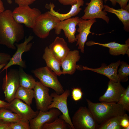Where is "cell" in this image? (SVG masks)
Wrapping results in <instances>:
<instances>
[{
	"label": "cell",
	"instance_id": "cell-1",
	"mask_svg": "<svg viewBox=\"0 0 129 129\" xmlns=\"http://www.w3.org/2000/svg\"><path fill=\"white\" fill-rule=\"evenodd\" d=\"M12 12L8 9L0 13V45L15 50V43L24 38L25 31L22 24L14 19Z\"/></svg>",
	"mask_w": 129,
	"mask_h": 129
},
{
	"label": "cell",
	"instance_id": "cell-2",
	"mask_svg": "<svg viewBox=\"0 0 129 129\" xmlns=\"http://www.w3.org/2000/svg\"><path fill=\"white\" fill-rule=\"evenodd\" d=\"M88 108L98 124H100L112 117L123 115L125 111L117 103L101 102L93 103L86 99Z\"/></svg>",
	"mask_w": 129,
	"mask_h": 129
},
{
	"label": "cell",
	"instance_id": "cell-3",
	"mask_svg": "<svg viewBox=\"0 0 129 129\" xmlns=\"http://www.w3.org/2000/svg\"><path fill=\"white\" fill-rule=\"evenodd\" d=\"M32 72L43 85L52 89L57 94H60L64 92L63 87L58 80V75L47 66L36 69Z\"/></svg>",
	"mask_w": 129,
	"mask_h": 129
},
{
	"label": "cell",
	"instance_id": "cell-4",
	"mask_svg": "<svg viewBox=\"0 0 129 129\" xmlns=\"http://www.w3.org/2000/svg\"><path fill=\"white\" fill-rule=\"evenodd\" d=\"M60 21L55 16L48 11L42 13L38 17L32 30L38 37L44 39L49 35L50 31Z\"/></svg>",
	"mask_w": 129,
	"mask_h": 129
},
{
	"label": "cell",
	"instance_id": "cell-5",
	"mask_svg": "<svg viewBox=\"0 0 129 129\" xmlns=\"http://www.w3.org/2000/svg\"><path fill=\"white\" fill-rule=\"evenodd\" d=\"M41 14L38 9L31 8L29 5L18 6L12 12L13 17L16 22L24 24L27 27L32 29Z\"/></svg>",
	"mask_w": 129,
	"mask_h": 129
},
{
	"label": "cell",
	"instance_id": "cell-6",
	"mask_svg": "<svg viewBox=\"0 0 129 129\" xmlns=\"http://www.w3.org/2000/svg\"><path fill=\"white\" fill-rule=\"evenodd\" d=\"M71 121L74 129H96L98 124L90 111L85 107L79 108Z\"/></svg>",
	"mask_w": 129,
	"mask_h": 129
},
{
	"label": "cell",
	"instance_id": "cell-7",
	"mask_svg": "<svg viewBox=\"0 0 129 129\" xmlns=\"http://www.w3.org/2000/svg\"><path fill=\"white\" fill-rule=\"evenodd\" d=\"M19 86L18 70L11 69L6 73L3 79L2 89L6 101L9 103L15 98L16 93Z\"/></svg>",
	"mask_w": 129,
	"mask_h": 129
},
{
	"label": "cell",
	"instance_id": "cell-8",
	"mask_svg": "<svg viewBox=\"0 0 129 129\" xmlns=\"http://www.w3.org/2000/svg\"><path fill=\"white\" fill-rule=\"evenodd\" d=\"M70 94V91L66 89L60 94L55 92L51 93L50 95L53 98L52 103L48 107L49 109L56 108L59 109L62 114L59 116L63 119L70 126L71 129H74L69 114L67 107V99Z\"/></svg>",
	"mask_w": 129,
	"mask_h": 129
},
{
	"label": "cell",
	"instance_id": "cell-9",
	"mask_svg": "<svg viewBox=\"0 0 129 129\" xmlns=\"http://www.w3.org/2000/svg\"><path fill=\"white\" fill-rule=\"evenodd\" d=\"M33 89L37 109L43 112L48 111V107L53 101V98L49 94L48 88L37 81Z\"/></svg>",
	"mask_w": 129,
	"mask_h": 129
},
{
	"label": "cell",
	"instance_id": "cell-10",
	"mask_svg": "<svg viewBox=\"0 0 129 129\" xmlns=\"http://www.w3.org/2000/svg\"><path fill=\"white\" fill-rule=\"evenodd\" d=\"M33 38V36L30 35L28 37H25L23 42L20 44L15 43L17 50L15 54L11 57L10 60L3 68L2 72L12 65H17L25 69L27 66L25 62L22 59V55L24 52L30 51L32 47V43H30Z\"/></svg>",
	"mask_w": 129,
	"mask_h": 129
},
{
	"label": "cell",
	"instance_id": "cell-11",
	"mask_svg": "<svg viewBox=\"0 0 129 129\" xmlns=\"http://www.w3.org/2000/svg\"><path fill=\"white\" fill-rule=\"evenodd\" d=\"M103 0H91L89 3L86 4L87 6L84 12L85 13L81 17L84 20L97 18L102 19L108 23L109 18L107 16L106 12L102 10L104 9Z\"/></svg>",
	"mask_w": 129,
	"mask_h": 129
},
{
	"label": "cell",
	"instance_id": "cell-12",
	"mask_svg": "<svg viewBox=\"0 0 129 129\" xmlns=\"http://www.w3.org/2000/svg\"><path fill=\"white\" fill-rule=\"evenodd\" d=\"M79 17L75 16L63 21H60L54 28L57 35L60 34L62 30L64 32L66 38L70 43H72L77 41L75 34L76 31V26L77 25Z\"/></svg>",
	"mask_w": 129,
	"mask_h": 129
},
{
	"label": "cell",
	"instance_id": "cell-13",
	"mask_svg": "<svg viewBox=\"0 0 129 129\" xmlns=\"http://www.w3.org/2000/svg\"><path fill=\"white\" fill-rule=\"evenodd\" d=\"M61 114L56 108H51L45 112L39 111L37 116L29 121L30 129H42L44 124L52 122Z\"/></svg>",
	"mask_w": 129,
	"mask_h": 129
},
{
	"label": "cell",
	"instance_id": "cell-14",
	"mask_svg": "<svg viewBox=\"0 0 129 129\" xmlns=\"http://www.w3.org/2000/svg\"><path fill=\"white\" fill-rule=\"evenodd\" d=\"M7 109L19 115L23 119L29 121L36 117L39 111H34L30 105L16 98L9 103Z\"/></svg>",
	"mask_w": 129,
	"mask_h": 129
},
{
	"label": "cell",
	"instance_id": "cell-15",
	"mask_svg": "<svg viewBox=\"0 0 129 129\" xmlns=\"http://www.w3.org/2000/svg\"><path fill=\"white\" fill-rule=\"evenodd\" d=\"M96 22L95 19L84 20L79 18L77 25L79 27L77 31L79 34L75 36L77 40L76 45L78 46V48L82 53H84L85 43L87 40L89 34L91 33L90 29L92 25Z\"/></svg>",
	"mask_w": 129,
	"mask_h": 129
},
{
	"label": "cell",
	"instance_id": "cell-16",
	"mask_svg": "<svg viewBox=\"0 0 129 129\" xmlns=\"http://www.w3.org/2000/svg\"><path fill=\"white\" fill-rule=\"evenodd\" d=\"M120 61L119 60L116 62L112 63L108 65L103 64L101 67L97 68H91L77 65L76 69L79 70H90L104 75L107 77L110 80L115 82H120L117 71L118 67L120 65Z\"/></svg>",
	"mask_w": 129,
	"mask_h": 129
},
{
	"label": "cell",
	"instance_id": "cell-17",
	"mask_svg": "<svg viewBox=\"0 0 129 129\" xmlns=\"http://www.w3.org/2000/svg\"><path fill=\"white\" fill-rule=\"evenodd\" d=\"M125 89L120 82L109 80L106 91L99 97V100L101 102L117 103Z\"/></svg>",
	"mask_w": 129,
	"mask_h": 129
},
{
	"label": "cell",
	"instance_id": "cell-18",
	"mask_svg": "<svg viewBox=\"0 0 129 129\" xmlns=\"http://www.w3.org/2000/svg\"><path fill=\"white\" fill-rule=\"evenodd\" d=\"M80 58L78 50L70 51L61 63L63 74H73L76 69V62Z\"/></svg>",
	"mask_w": 129,
	"mask_h": 129
},
{
	"label": "cell",
	"instance_id": "cell-19",
	"mask_svg": "<svg viewBox=\"0 0 129 129\" xmlns=\"http://www.w3.org/2000/svg\"><path fill=\"white\" fill-rule=\"evenodd\" d=\"M48 47L55 57L61 63L70 51L64 38L59 37L55 38Z\"/></svg>",
	"mask_w": 129,
	"mask_h": 129
},
{
	"label": "cell",
	"instance_id": "cell-20",
	"mask_svg": "<svg viewBox=\"0 0 129 129\" xmlns=\"http://www.w3.org/2000/svg\"><path fill=\"white\" fill-rule=\"evenodd\" d=\"M86 45L90 46L94 45H98L109 48V52L111 55L114 56L119 55L126 54L129 55V43L125 44H121L115 42H110L106 43H101L96 42L92 41L86 42Z\"/></svg>",
	"mask_w": 129,
	"mask_h": 129
},
{
	"label": "cell",
	"instance_id": "cell-21",
	"mask_svg": "<svg viewBox=\"0 0 129 129\" xmlns=\"http://www.w3.org/2000/svg\"><path fill=\"white\" fill-rule=\"evenodd\" d=\"M84 1L83 0H79L77 2L71 5L70 10L67 13L64 14L56 12L54 10L55 5L53 3H50V4H46L45 7L50 10L49 12L51 14L55 16L60 21L70 18L72 17L75 16L78 14L82 9L80 7L81 6H83Z\"/></svg>",
	"mask_w": 129,
	"mask_h": 129
},
{
	"label": "cell",
	"instance_id": "cell-22",
	"mask_svg": "<svg viewBox=\"0 0 129 129\" xmlns=\"http://www.w3.org/2000/svg\"><path fill=\"white\" fill-rule=\"evenodd\" d=\"M104 10L106 12L115 14L123 23L124 30L129 31V4L124 8L116 9L106 5H104Z\"/></svg>",
	"mask_w": 129,
	"mask_h": 129
},
{
	"label": "cell",
	"instance_id": "cell-23",
	"mask_svg": "<svg viewBox=\"0 0 129 129\" xmlns=\"http://www.w3.org/2000/svg\"><path fill=\"white\" fill-rule=\"evenodd\" d=\"M42 58L45 61L47 66L55 73L58 76L63 74L60 69L61 63L55 57L48 47H46Z\"/></svg>",
	"mask_w": 129,
	"mask_h": 129
},
{
	"label": "cell",
	"instance_id": "cell-24",
	"mask_svg": "<svg viewBox=\"0 0 129 129\" xmlns=\"http://www.w3.org/2000/svg\"><path fill=\"white\" fill-rule=\"evenodd\" d=\"M18 72L20 86L28 89H33L36 81L33 77L26 73L24 70L23 68L20 67Z\"/></svg>",
	"mask_w": 129,
	"mask_h": 129
},
{
	"label": "cell",
	"instance_id": "cell-25",
	"mask_svg": "<svg viewBox=\"0 0 129 129\" xmlns=\"http://www.w3.org/2000/svg\"><path fill=\"white\" fill-rule=\"evenodd\" d=\"M34 98V91L32 89L19 86L16 93L15 98L21 100L25 103L30 105Z\"/></svg>",
	"mask_w": 129,
	"mask_h": 129
},
{
	"label": "cell",
	"instance_id": "cell-26",
	"mask_svg": "<svg viewBox=\"0 0 129 129\" xmlns=\"http://www.w3.org/2000/svg\"><path fill=\"white\" fill-rule=\"evenodd\" d=\"M123 115L117 116L109 118L102 123L98 124L96 129H123L120 125Z\"/></svg>",
	"mask_w": 129,
	"mask_h": 129
},
{
	"label": "cell",
	"instance_id": "cell-27",
	"mask_svg": "<svg viewBox=\"0 0 129 129\" xmlns=\"http://www.w3.org/2000/svg\"><path fill=\"white\" fill-rule=\"evenodd\" d=\"M23 119L21 117L6 108L0 109V121L11 123Z\"/></svg>",
	"mask_w": 129,
	"mask_h": 129
},
{
	"label": "cell",
	"instance_id": "cell-28",
	"mask_svg": "<svg viewBox=\"0 0 129 129\" xmlns=\"http://www.w3.org/2000/svg\"><path fill=\"white\" fill-rule=\"evenodd\" d=\"M71 129L70 125L59 116L54 121L46 123L43 125L42 129Z\"/></svg>",
	"mask_w": 129,
	"mask_h": 129
},
{
	"label": "cell",
	"instance_id": "cell-29",
	"mask_svg": "<svg viewBox=\"0 0 129 129\" xmlns=\"http://www.w3.org/2000/svg\"><path fill=\"white\" fill-rule=\"evenodd\" d=\"M120 67L118 70V75L120 82H125L128 79L129 75V65L126 62H121Z\"/></svg>",
	"mask_w": 129,
	"mask_h": 129
},
{
	"label": "cell",
	"instance_id": "cell-30",
	"mask_svg": "<svg viewBox=\"0 0 129 129\" xmlns=\"http://www.w3.org/2000/svg\"><path fill=\"white\" fill-rule=\"evenodd\" d=\"M117 103L120 105L123 109L129 111V86L125 89L123 94Z\"/></svg>",
	"mask_w": 129,
	"mask_h": 129
},
{
	"label": "cell",
	"instance_id": "cell-31",
	"mask_svg": "<svg viewBox=\"0 0 129 129\" xmlns=\"http://www.w3.org/2000/svg\"><path fill=\"white\" fill-rule=\"evenodd\" d=\"M29 121L22 119L10 124V129H30Z\"/></svg>",
	"mask_w": 129,
	"mask_h": 129
},
{
	"label": "cell",
	"instance_id": "cell-32",
	"mask_svg": "<svg viewBox=\"0 0 129 129\" xmlns=\"http://www.w3.org/2000/svg\"><path fill=\"white\" fill-rule=\"evenodd\" d=\"M71 96L73 99L77 102L82 98L83 93L81 88L79 87L73 88L71 91Z\"/></svg>",
	"mask_w": 129,
	"mask_h": 129
},
{
	"label": "cell",
	"instance_id": "cell-33",
	"mask_svg": "<svg viewBox=\"0 0 129 129\" xmlns=\"http://www.w3.org/2000/svg\"><path fill=\"white\" fill-rule=\"evenodd\" d=\"M11 57V56L8 53L0 52V64H7Z\"/></svg>",
	"mask_w": 129,
	"mask_h": 129
},
{
	"label": "cell",
	"instance_id": "cell-34",
	"mask_svg": "<svg viewBox=\"0 0 129 129\" xmlns=\"http://www.w3.org/2000/svg\"><path fill=\"white\" fill-rule=\"evenodd\" d=\"M120 125L124 129L129 125V117L125 113L121 119Z\"/></svg>",
	"mask_w": 129,
	"mask_h": 129
},
{
	"label": "cell",
	"instance_id": "cell-35",
	"mask_svg": "<svg viewBox=\"0 0 129 129\" xmlns=\"http://www.w3.org/2000/svg\"><path fill=\"white\" fill-rule=\"evenodd\" d=\"M36 0H14L18 6L29 5L33 3Z\"/></svg>",
	"mask_w": 129,
	"mask_h": 129
},
{
	"label": "cell",
	"instance_id": "cell-36",
	"mask_svg": "<svg viewBox=\"0 0 129 129\" xmlns=\"http://www.w3.org/2000/svg\"><path fill=\"white\" fill-rule=\"evenodd\" d=\"M79 0H58L61 4L64 5H72L76 3Z\"/></svg>",
	"mask_w": 129,
	"mask_h": 129
},
{
	"label": "cell",
	"instance_id": "cell-37",
	"mask_svg": "<svg viewBox=\"0 0 129 129\" xmlns=\"http://www.w3.org/2000/svg\"><path fill=\"white\" fill-rule=\"evenodd\" d=\"M129 0H116L117 3H118L121 8H124L127 5Z\"/></svg>",
	"mask_w": 129,
	"mask_h": 129
},
{
	"label": "cell",
	"instance_id": "cell-38",
	"mask_svg": "<svg viewBox=\"0 0 129 129\" xmlns=\"http://www.w3.org/2000/svg\"><path fill=\"white\" fill-rule=\"evenodd\" d=\"M10 124L0 121V129H10Z\"/></svg>",
	"mask_w": 129,
	"mask_h": 129
},
{
	"label": "cell",
	"instance_id": "cell-39",
	"mask_svg": "<svg viewBox=\"0 0 129 129\" xmlns=\"http://www.w3.org/2000/svg\"><path fill=\"white\" fill-rule=\"evenodd\" d=\"M9 105V103L4 101L0 100V109L7 108Z\"/></svg>",
	"mask_w": 129,
	"mask_h": 129
},
{
	"label": "cell",
	"instance_id": "cell-40",
	"mask_svg": "<svg viewBox=\"0 0 129 129\" xmlns=\"http://www.w3.org/2000/svg\"><path fill=\"white\" fill-rule=\"evenodd\" d=\"M5 10L3 3L1 0H0V13Z\"/></svg>",
	"mask_w": 129,
	"mask_h": 129
},
{
	"label": "cell",
	"instance_id": "cell-41",
	"mask_svg": "<svg viewBox=\"0 0 129 129\" xmlns=\"http://www.w3.org/2000/svg\"><path fill=\"white\" fill-rule=\"evenodd\" d=\"M108 1H110L112 5L113 6H115L116 5L117 3L116 0H104V2L106 3V2Z\"/></svg>",
	"mask_w": 129,
	"mask_h": 129
},
{
	"label": "cell",
	"instance_id": "cell-42",
	"mask_svg": "<svg viewBox=\"0 0 129 129\" xmlns=\"http://www.w3.org/2000/svg\"><path fill=\"white\" fill-rule=\"evenodd\" d=\"M6 64H0V70L3 69Z\"/></svg>",
	"mask_w": 129,
	"mask_h": 129
},
{
	"label": "cell",
	"instance_id": "cell-43",
	"mask_svg": "<svg viewBox=\"0 0 129 129\" xmlns=\"http://www.w3.org/2000/svg\"><path fill=\"white\" fill-rule=\"evenodd\" d=\"M8 3L10 4H11L12 3V0H7Z\"/></svg>",
	"mask_w": 129,
	"mask_h": 129
},
{
	"label": "cell",
	"instance_id": "cell-44",
	"mask_svg": "<svg viewBox=\"0 0 129 129\" xmlns=\"http://www.w3.org/2000/svg\"><path fill=\"white\" fill-rule=\"evenodd\" d=\"M129 129V125L125 127L124 129Z\"/></svg>",
	"mask_w": 129,
	"mask_h": 129
}]
</instances>
